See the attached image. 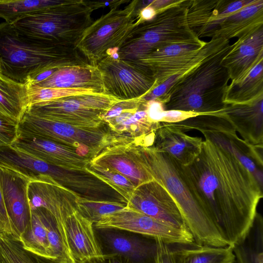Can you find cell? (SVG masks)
Returning a JSON list of instances; mask_svg holds the SVG:
<instances>
[{
    "instance_id": "8992f818",
    "label": "cell",
    "mask_w": 263,
    "mask_h": 263,
    "mask_svg": "<svg viewBox=\"0 0 263 263\" xmlns=\"http://www.w3.org/2000/svg\"><path fill=\"white\" fill-rule=\"evenodd\" d=\"M93 10L83 0H66L11 24L21 34L40 42L76 47L93 22Z\"/></svg>"
},
{
    "instance_id": "1f68e13d",
    "label": "cell",
    "mask_w": 263,
    "mask_h": 263,
    "mask_svg": "<svg viewBox=\"0 0 263 263\" xmlns=\"http://www.w3.org/2000/svg\"><path fill=\"white\" fill-rule=\"evenodd\" d=\"M30 208V222L20 236L19 241L26 250L50 258L46 228L36 210L33 208Z\"/></svg>"
},
{
    "instance_id": "9a60e30c",
    "label": "cell",
    "mask_w": 263,
    "mask_h": 263,
    "mask_svg": "<svg viewBox=\"0 0 263 263\" xmlns=\"http://www.w3.org/2000/svg\"><path fill=\"white\" fill-rule=\"evenodd\" d=\"M136 141L108 147L90 159L89 163L114 171L136 187L154 180L141 157Z\"/></svg>"
},
{
    "instance_id": "277c9868",
    "label": "cell",
    "mask_w": 263,
    "mask_h": 263,
    "mask_svg": "<svg viewBox=\"0 0 263 263\" xmlns=\"http://www.w3.org/2000/svg\"><path fill=\"white\" fill-rule=\"evenodd\" d=\"M231 47L227 45L180 77L162 96L166 100L165 110L197 115L222 110L226 105L223 98L230 79L221 61Z\"/></svg>"
},
{
    "instance_id": "60d3db41",
    "label": "cell",
    "mask_w": 263,
    "mask_h": 263,
    "mask_svg": "<svg viewBox=\"0 0 263 263\" xmlns=\"http://www.w3.org/2000/svg\"><path fill=\"white\" fill-rule=\"evenodd\" d=\"M183 75L181 74L172 76L165 81L154 87L149 92L140 97L143 103L157 99L165 95Z\"/></svg>"
},
{
    "instance_id": "5b68a950",
    "label": "cell",
    "mask_w": 263,
    "mask_h": 263,
    "mask_svg": "<svg viewBox=\"0 0 263 263\" xmlns=\"http://www.w3.org/2000/svg\"><path fill=\"white\" fill-rule=\"evenodd\" d=\"M190 0L177 1L157 11L151 21L136 26L119 48L120 59L137 61L153 51L175 44L204 45L189 26L187 12Z\"/></svg>"
},
{
    "instance_id": "ab89813d",
    "label": "cell",
    "mask_w": 263,
    "mask_h": 263,
    "mask_svg": "<svg viewBox=\"0 0 263 263\" xmlns=\"http://www.w3.org/2000/svg\"><path fill=\"white\" fill-rule=\"evenodd\" d=\"M18 122L0 115V147L11 145L18 136Z\"/></svg>"
},
{
    "instance_id": "8d00e7d4",
    "label": "cell",
    "mask_w": 263,
    "mask_h": 263,
    "mask_svg": "<svg viewBox=\"0 0 263 263\" xmlns=\"http://www.w3.org/2000/svg\"><path fill=\"white\" fill-rule=\"evenodd\" d=\"M126 203L110 200H98L79 196L76 202L78 211L93 224L101 218L123 209Z\"/></svg>"
},
{
    "instance_id": "7a4b0ae2",
    "label": "cell",
    "mask_w": 263,
    "mask_h": 263,
    "mask_svg": "<svg viewBox=\"0 0 263 263\" xmlns=\"http://www.w3.org/2000/svg\"><path fill=\"white\" fill-rule=\"evenodd\" d=\"M139 148L154 179L163 185L176 201L195 242L213 247L230 246L188 181L182 165L153 145H140Z\"/></svg>"
},
{
    "instance_id": "8fae6325",
    "label": "cell",
    "mask_w": 263,
    "mask_h": 263,
    "mask_svg": "<svg viewBox=\"0 0 263 263\" xmlns=\"http://www.w3.org/2000/svg\"><path fill=\"white\" fill-rule=\"evenodd\" d=\"M95 229H113L158 239L168 245L195 242L188 230L173 227L125 206L103 216L93 224Z\"/></svg>"
},
{
    "instance_id": "e0dca14e",
    "label": "cell",
    "mask_w": 263,
    "mask_h": 263,
    "mask_svg": "<svg viewBox=\"0 0 263 263\" xmlns=\"http://www.w3.org/2000/svg\"><path fill=\"white\" fill-rule=\"evenodd\" d=\"M11 146L48 164L68 170L86 172L90 160L65 145L20 133Z\"/></svg>"
},
{
    "instance_id": "f907efd6",
    "label": "cell",
    "mask_w": 263,
    "mask_h": 263,
    "mask_svg": "<svg viewBox=\"0 0 263 263\" xmlns=\"http://www.w3.org/2000/svg\"><path fill=\"white\" fill-rule=\"evenodd\" d=\"M230 263H236V262H235V260H234V261H232V262H230Z\"/></svg>"
},
{
    "instance_id": "e575fe53",
    "label": "cell",
    "mask_w": 263,
    "mask_h": 263,
    "mask_svg": "<svg viewBox=\"0 0 263 263\" xmlns=\"http://www.w3.org/2000/svg\"><path fill=\"white\" fill-rule=\"evenodd\" d=\"M204 45L187 43L172 44L158 48L136 61L151 71L156 67L174 61L180 57L195 51Z\"/></svg>"
},
{
    "instance_id": "4fadbf2b",
    "label": "cell",
    "mask_w": 263,
    "mask_h": 263,
    "mask_svg": "<svg viewBox=\"0 0 263 263\" xmlns=\"http://www.w3.org/2000/svg\"><path fill=\"white\" fill-rule=\"evenodd\" d=\"M126 207L170 226L189 230L172 195L155 180L136 187Z\"/></svg>"
},
{
    "instance_id": "b9f144b4",
    "label": "cell",
    "mask_w": 263,
    "mask_h": 263,
    "mask_svg": "<svg viewBox=\"0 0 263 263\" xmlns=\"http://www.w3.org/2000/svg\"><path fill=\"white\" fill-rule=\"evenodd\" d=\"M157 248L154 263H176L171 245L167 244L158 239H155Z\"/></svg>"
},
{
    "instance_id": "5bb4252c",
    "label": "cell",
    "mask_w": 263,
    "mask_h": 263,
    "mask_svg": "<svg viewBox=\"0 0 263 263\" xmlns=\"http://www.w3.org/2000/svg\"><path fill=\"white\" fill-rule=\"evenodd\" d=\"M31 181L16 171L0 166V187L15 238L18 241L30 222L28 191Z\"/></svg>"
},
{
    "instance_id": "bcb514c9",
    "label": "cell",
    "mask_w": 263,
    "mask_h": 263,
    "mask_svg": "<svg viewBox=\"0 0 263 263\" xmlns=\"http://www.w3.org/2000/svg\"><path fill=\"white\" fill-rule=\"evenodd\" d=\"M196 115L197 114L178 110H165L161 123H177Z\"/></svg>"
},
{
    "instance_id": "f35d334b",
    "label": "cell",
    "mask_w": 263,
    "mask_h": 263,
    "mask_svg": "<svg viewBox=\"0 0 263 263\" xmlns=\"http://www.w3.org/2000/svg\"><path fill=\"white\" fill-rule=\"evenodd\" d=\"M28 86L29 106L35 104L49 102L71 96L99 93L91 89L49 88L35 85Z\"/></svg>"
},
{
    "instance_id": "681fc988",
    "label": "cell",
    "mask_w": 263,
    "mask_h": 263,
    "mask_svg": "<svg viewBox=\"0 0 263 263\" xmlns=\"http://www.w3.org/2000/svg\"><path fill=\"white\" fill-rule=\"evenodd\" d=\"M177 0H153L149 4L156 11H158L175 3Z\"/></svg>"
},
{
    "instance_id": "7bdbcfd3",
    "label": "cell",
    "mask_w": 263,
    "mask_h": 263,
    "mask_svg": "<svg viewBox=\"0 0 263 263\" xmlns=\"http://www.w3.org/2000/svg\"><path fill=\"white\" fill-rule=\"evenodd\" d=\"M146 109L149 119L154 123H161L163 118L164 104L159 99L145 103Z\"/></svg>"
},
{
    "instance_id": "c3c4849f",
    "label": "cell",
    "mask_w": 263,
    "mask_h": 263,
    "mask_svg": "<svg viewBox=\"0 0 263 263\" xmlns=\"http://www.w3.org/2000/svg\"><path fill=\"white\" fill-rule=\"evenodd\" d=\"M156 10L149 5L140 10H137V20L136 26L153 19L157 14Z\"/></svg>"
},
{
    "instance_id": "2e32d148",
    "label": "cell",
    "mask_w": 263,
    "mask_h": 263,
    "mask_svg": "<svg viewBox=\"0 0 263 263\" xmlns=\"http://www.w3.org/2000/svg\"><path fill=\"white\" fill-rule=\"evenodd\" d=\"M254 1L190 0L187 12L189 26L199 39L214 38L226 17Z\"/></svg>"
},
{
    "instance_id": "d590c367",
    "label": "cell",
    "mask_w": 263,
    "mask_h": 263,
    "mask_svg": "<svg viewBox=\"0 0 263 263\" xmlns=\"http://www.w3.org/2000/svg\"><path fill=\"white\" fill-rule=\"evenodd\" d=\"M30 208L36 210L46 228L50 258L74 263L65 248L57 222L52 215L43 207Z\"/></svg>"
},
{
    "instance_id": "83f0119b",
    "label": "cell",
    "mask_w": 263,
    "mask_h": 263,
    "mask_svg": "<svg viewBox=\"0 0 263 263\" xmlns=\"http://www.w3.org/2000/svg\"><path fill=\"white\" fill-rule=\"evenodd\" d=\"M176 263H230L235 260L232 247H213L194 242L171 245Z\"/></svg>"
},
{
    "instance_id": "d4e9b609",
    "label": "cell",
    "mask_w": 263,
    "mask_h": 263,
    "mask_svg": "<svg viewBox=\"0 0 263 263\" xmlns=\"http://www.w3.org/2000/svg\"><path fill=\"white\" fill-rule=\"evenodd\" d=\"M229 44L230 40L221 37L212 38L198 50L152 69L156 86L172 76L184 75Z\"/></svg>"
},
{
    "instance_id": "ee69618b",
    "label": "cell",
    "mask_w": 263,
    "mask_h": 263,
    "mask_svg": "<svg viewBox=\"0 0 263 263\" xmlns=\"http://www.w3.org/2000/svg\"><path fill=\"white\" fill-rule=\"evenodd\" d=\"M2 236H7L15 239L0 187V237Z\"/></svg>"
},
{
    "instance_id": "f1b7e54d",
    "label": "cell",
    "mask_w": 263,
    "mask_h": 263,
    "mask_svg": "<svg viewBox=\"0 0 263 263\" xmlns=\"http://www.w3.org/2000/svg\"><path fill=\"white\" fill-rule=\"evenodd\" d=\"M29 106L28 86L0 72V115L19 122Z\"/></svg>"
},
{
    "instance_id": "f6af8a7d",
    "label": "cell",
    "mask_w": 263,
    "mask_h": 263,
    "mask_svg": "<svg viewBox=\"0 0 263 263\" xmlns=\"http://www.w3.org/2000/svg\"><path fill=\"white\" fill-rule=\"evenodd\" d=\"M81 263H135L128 258L117 253L103 254L100 257Z\"/></svg>"
},
{
    "instance_id": "ba28073f",
    "label": "cell",
    "mask_w": 263,
    "mask_h": 263,
    "mask_svg": "<svg viewBox=\"0 0 263 263\" xmlns=\"http://www.w3.org/2000/svg\"><path fill=\"white\" fill-rule=\"evenodd\" d=\"M138 2L132 1L123 9H110L86 29L76 48L89 64L97 65L109 50L122 46L136 26Z\"/></svg>"
},
{
    "instance_id": "484cf974",
    "label": "cell",
    "mask_w": 263,
    "mask_h": 263,
    "mask_svg": "<svg viewBox=\"0 0 263 263\" xmlns=\"http://www.w3.org/2000/svg\"><path fill=\"white\" fill-rule=\"evenodd\" d=\"M263 26V0L254 1L224 20L214 38H240Z\"/></svg>"
},
{
    "instance_id": "7dc6e473",
    "label": "cell",
    "mask_w": 263,
    "mask_h": 263,
    "mask_svg": "<svg viewBox=\"0 0 263 263\" xmlns=\"http://www.w3.org/2000/svg\"><path fill=\"white\" fill-rule=\"evenodd\" d=\"M86 4L89 6L93 11L95 10L109 7L110 9L118 8L119 6L123 4L127 3V0H112V1H85Z\"/></svg>"
},
{
    "instance_id": "6da1fadb",
    "label": "cell",
    "mask_w": 263,
    "mask_h": 263,
    "mask_svg": "<svg viewBox=\"0 0 263 263\" xmlns=\"http://www.w3.org/2000/svg\"><path fill=\"white\" fill-rule=\"evenodd\" d=\"M182 166L188 181L230 246L241 241L252 226L262 187L234 156L210 140L198 156Z\"/></svg>"
},
{
    "instance_id": "603a6c76",
    "label": "cell",
    "mask_w": 263,
    "mask_h": 263,
    "mask_svg": "<svg viewBox=\"0 0 263 263\" xmlns=\"http://www.w3.org/2000/svg\"><path fill=\"white\" fill-rule=\"evenodd\" d=\"M216 113L225 117L246 142L263 145V96L250 104H226Z\"/></svg>"
},
{
    "instance_id": "4316f807",
    "label": "cell",
    "mask_w": 263,
    "mask_h": 263,
    "mask_svg": "<svg viewBox=\"0 0 263 263\" xmlns=\"http://www.w3.org/2000/svg\"><path fill=\"white\" fill-rule=\"evenodd\" d=\"M263 96V59L241 79L227 87L223 102L227 104H250Z\"/></svg>"
},
{
    "instance_id": "f546056e",
    "label": "cell",
    "mask_w": 263,
    "mask_h": 263,
    "mask_svg": "<svg viewBox=\"0 0 263 263\" xmlns=\"http://www.w3.org/2000/svg\"><path fill=\"white\" fill-rule=\"evenodd\" d=\"M232 247L236 263H263V220L259 213L245 238Z\"/></svg>"
},
{
    "instance_id": "ac0fdd59",
    "label": "cell",
    "mask_w": 263,
    "mask_h": 263,
    "mask_svg": "<svg viewBox=\"0 0 263 263\" xmlns=\"http://www.w3.org/2000/svg\"><path fill=\"white\" fill-rule=\"evenodd\" d=\"M95 230L103 254H119L135 263H154L155 239L117 229Z\"/></svg>"
},
{
    "instance_id": "74e56055",
    "label": "cell",
    "mask_w": 263,
    "mask_h": 263,
    "mask_svg": "<svg viewBox=\"0 0 263 263\" xmlns=\"http://www.w3.org/2000/svg\"><path fill=\"white\" fill-rule=\"evenodd\" d=\"M85 170L87 173L114 189L125 199V203L136 188L126 177L107 168L89 163Z\"/></svg>"
},
{
    "instance_id": "836d02e7",
    "label": "cell",
    "mask_w": 263,
    "mask_h": 263,
    "mask_svg": "<svg viewBox=\"0 0 263 263\" xmlns=\"http://www.w3.org/2000/svg\"><path fill=\"white\" fill-rule=\"evenodd\" d=\"M0 263H73L39 256L25 249L21 242L0 237Z\"/></svg>"
},
{
    "instance_id": "3957f363",
    "label": "cell",
    "mask_w": 263,
    "mask_h": 263,
    "mask_svg": "<svg viewBox=\"0 0 263 263\" xmlns=\"http://www.w3.org/2000/svg\"><path fill=\"white\" fill-rule=\"evenodd\" d=\"M88 63L76 47L34 40L0 24V72L16 82L27 84L42 71Z\"/></svg>"
},
{
    "instance_id": "cb8c5ba5",
    "label": "cell",
    "mask_w": 263,
    "mask_h": 263,
    "mask_svg": "<svg viewBox=\"0 0 263 263\" xmlns=\"http://www.w3.org/2000/svg\"><path fill=\"white\" fill-rule=\"evenodd\" d=\"M39 87L91 89L104 93L102 75L97 65L89 63L59 68Z\"/></svg>"
},
{
    "instance_id": "d6a6232c",
    "label": "cell",
    "mask_w": 263,
    "mask_h": 263,
    "mask_svg": "<svg viewBox=\"0 0 263 263\" xmlns=\"http://www.w3.org/2000/svg\"><path fill=\"white\" fill-rule=\"evenodd\" d=\"M66 0H0V17L12 24L24 16L48 7L63 4Z\"/></svg>"
},
{
    "instance_id": "7c38bea8",
    "label": "cell",
    "mask_w": 263,
    "mask_h": 263,
    "mask_svg": "<svg viewBox=\"0 0 263 263\" xmlns=\"http://www.w3.org/2000/svg\"><path fill=\"white\" fill-rule=\"evenodd\" d=\"M102 119L112 132L134 139L144 146L153 145L155 132L160 124L149 119L145 103L140 98L119 101L102 116Z\"/></svg>"
},
{
    "instance_id": "9c48e42d",
    "label": "cell",
    "mask_w": 263,
    "mask_h": 263,
    "mask_svg": "<svg viewBox=\"0 0 263 263\" xmlns=\"http://www.w3.org/2000/svg\"><path fill=\"white\" fill-rule=\"evenodd\" d=\"M119 100L104 93L71 96L30 106V112L75 126L96 128L105 125L102 116Z\"/></svg>"
},
{
    "instance_id": "7402d4cb",
    "label": "cell",
    "mask_w": 263,
    "mask_h": 263,
    "mask_svg": "<svg viewBox=\"0 0 263 263\" xmlns=\"http://www.w3.org/2000/svg\"><path fill=\"white\" fill-rule=\"evenodd\" d=\"M203 141L201 137L187 135L167 123H160L155 132L153 145L182 165L187 166L199 154Z\"/></svg>"
},
{
    "instance_id": "52a82bcc",
    "label": "cell",
    "mask_w": 263,
    "mask_h": 263,
    "mask_svg": "<svg viewBox=\"0 0 263 263\" xmlns=\"http://www.w3.org/2000/svg\"><path fill=\"white\" fill-rule=\"evenodd\" d=\"M18 133L61 144L90 160L108 147L135 141L115 134L106 125L77 127L42 117L27 110L18 122Z\"/></svg>"
},
{
    "instance_id": "4dcf8cb0",
    "label": "cell",
    "mask_w": 263,
    "mask_h": 263,
    "mask_svg": "<svg viewBox=\"0 0 263 263\" xmlns=\"http://www.w3.org/2000/svg\"><path fill=\"white\" fill-rule=\"evenodd\" d=\"M168 124L184 133L191 130H199L202 134L210 133L228 134L236 132L230 122L217 113L197 115L179 122Z\"/></svg>"
},
{
    "instance_id": "30bf717a",
    "label": "cell",
    "mask_w": 263,
    "mask_h": 263,
    "mask_svg": "<svg viewBox=\"0 0 263 263\" xmlns=\"http://www.w3.org/2000/svg\"><path fill=\"white\" fill-rule=\"evenodd\" d=\"M97 65L102 73L104 93L119 100L140 98L156 86L152 72L136 61L107 55Z\"/></svg>"
},
{
    "instance_id": "d6986e66",
    "label": "cell",
    "mask_w": 263,
    "mask_h": 263,
    "mask_svg": "<svg viewBox=\"0 0 263 263\" xmlns=\"http://www.w3.org/2000/svg\"><path fill=\"white\" fill-rule=\"evenodd\" d=\"M93 224L78 210L67 216L64 221L61 236L74 263H81L103 255Z\"/></svg>"
},
{
    "instance_id": "44dd1931",
    "label": "cell",
    "mask_w": 263,
    "mask_h": 263,
    "mask_svg": "<svg viewBox=\"0 0 263 263\" xmlns=\"http://www.w3.org/2000/svg\"><path fill=\"white\" fill-rule=\"evenodd\" d=\"M263 59V26L238 38L221 61L231 81L246 76Z\"/></svg>"
},
{
    "instance_id": "ffe728a7",
    "label": "cell",
    "mask_w": 263,
    "mask_h": 263,
    "mask_svg": "<svg viewBox=\"0 0 263 263\" xmlns=\"http://www.w3.org/2000/svg\"><path fill=\"white\" fill-rule=\"evenodd\" d=\"M28 192L30 207L47 210L55 219L61 236L64 221L77 210V200L80 195L58 183L34 180L30 182Z\"/></svg>"
}]
</instances>
